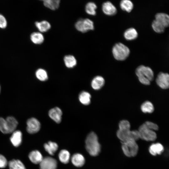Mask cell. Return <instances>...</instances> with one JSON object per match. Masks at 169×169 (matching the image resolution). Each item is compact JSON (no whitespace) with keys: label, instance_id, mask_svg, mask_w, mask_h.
Here are the masks:
<instances>
[{"label":"cell","instance_id":"cell-4","mask_svg":"<svg viewBox=\"0 0 169 169\" xmlns=\"http://www.w3.org/2000/svg\"><path fill=\"white\" fill-rule=\"evenodd\" d=\"M121 143L122 151L126 156L132 157L137 155L138 150V146L136 141L129 140Z\"/></svg>","mask_w":169,"mask_h":169},{"label":"cell","instance_id":"cell-14","mask_svg":"<svg viewBox=\"0 0 169 169\" xmlns=\"http://www.w3.org/2000/svg\"><path fill=\"white\" fill-rule=\"evenodd\" d=\"M35 25L39 32H46L51 28V25L49 22L46 20H42L40 21H36Z\"/></svg>","mask_w":169,"mask_h":169},{"label":"cell","instance_id":"cell-25","mask_svg":"<svg viewBox=\"0 0 169 169\" xmlns=\"http://www.w3.org/2000/svg\"><path fill=\"white\" fill-rule=\"evenodd\" d=\"M44 147L48 153L51 155H53L57 150L58 146L56 143L49 141L44 144Z\"/></svg>","mask_w":169,"mask_h":169},{"label":"cell","instance_id":"cell-17","mask_svg":"<svg viewBox=\"0 0 169 169\" xmlns=\"http://www.w3.org/2000/svg\"><path fill=\"white\" fill-rule=\"evenodd\" d=\"M64 61L65 66L69 69L74 68L77 64L76 59L74 55L71 54L65 56Z\"/></svg>","mask_w":169,"mask_h":169},{"label":"cell","instance_id":"cell-6","mask_svg":"<svg viewBox=\"0 0 169 169\" xmlns=\"http://www.w3.org/2000/svg\"><path fill=\"white\" fill-rule=\"evenodd\" d=\"M138 131L140 138L143 140L152 141L156 138V134L155 131L147 128L144 123L139 127Z\"/></svg>","mask_w":169,"mask_h":169},{"label":"cell","instance_id":"cell-18","mask_svg":"<svg viewBox=\"0 0 169 169\" xmlns=\"http://www.w3.org/2000/svg\"><path fill=\"white\" fill-rule=\"evenodd\" d=\"M9 133L15 131L18 125L16 119L13 117L9 116L5 119Z\"/></svg>","mask_w":169,"mask_h":169},{"label":"cell","instance_id":"cell-13","mask_svg":"<svg viewBox=\"0 0 169 169\" xmlns=\"http://www.w3.org/2000/svg\"><path fill=\"white\" fill-rule=\"evenodd\" d=\"M105 83V80L103 77L100 75L96 76L92 80L91 86L93 89L97 90L101 88Z\"/></svg>","mask_w":169,"mask_h":169},{"label":"cell","instance_id":"cell-38","mask_svg":"<svg viewBox=\"0 0 169 169\" xmlns=\"http://www.w3.org/2000/svg\"><path fill=\"white\" fill-rule=\"evenodd\" d=\"M39 0L43 2L44 0Z\"/></svg>","mask_w":169,"mask_h":169},{"label":"cell","instance_id":"cell-15","mask_svg":"<svg viewBox=\"0 0 169 169\" xmlns=\"http://www.w3.org/2000/svg\"><path fill=\"white\" fill-rule=\"evenodd\" d=\"M10 138V140L13 145L15 147L19 146L22 141V133L19 130L15 131Z\"/></svg>","mask_w":169,"mask_h":169},{"label":"cell","instance_id":"cell-2","mask_svg":"<svg viewBox=\"0 0 169 169\" xmlns=\"http://www.w3.org/2000/svg\"><path fill=\"white\" fill-rule=\"evenodd\" d=\"M135 73L139 81L145 85H150L154 78V72L151 69L143 65L136 68Z\"/></svg>","mask_w":169,"mask_h":169},{"label":"cell","instance_id":"cell-37","mask_svg":"<svg viewBox=\"0 0 169 169\" xmlns=\"http://www.w3.org/2000/svg\"><path fill=\"white\" fill-rule=\"evenodd\" d=\"M7 161L5 157L0 154V168L5 167L7 165Z\"/></svg>","mask_w":169,"mask_h":169},{"label":"cell","instance_id":"cell-16","mask_svg":"<svg viewBox=\"0 0 169 169\" xmlns=\"http://www.w3.org/2000/svg\"><path fill=\"white\" fill-rule=\"evenodd\" d=\"M72 164L76 167L82 166L85 162L84 156L81 154L77 153L74 154L71 158Z\"/></svg>","mask_w":169,"mask_h":169},{"label":"cell","instance_id":"cell-34","mask_svg":"<svg viewBox=\"0 0 169 169\" xmlns=\"http://www.w3.org/2000/svg\"><path fill=\"white\" fill-rule=\"evenodd\" d=\"M130 124L129 121L126 120H122L119 124V129L121 130H130Z\"/></svg>","mask_w":169,"mask_h":169},{"label":"cell","instance_id":"cell-1","mask_svg":"<svg viewBox=\"0 0 169 169\" xmlns=\"http://www.w3.org/2000/svg\"><path fill=\"white\" fill-rule=\"evenodd\" d=\"M85 144L86 149L90 155L95 156L99 154L101 146L98 136L94 132H91L88 135L85 140Z\"/></svg>","mask_w":169,"mask_h":169},{"label":"cell","instance_id":"cell-39","mask_svg":"<svg viewBox=\"0 0 169 169\" xmlns=\"http://www.w3.org/2000/svg\"><path fill=\"white\" fill-rule=\"evenodd\" d=\"M0 91H1V86H0Z\"/></svg>","mask_w":169,"mask_h":169},{"label":"cell","instance_id":"cell-28","mask_svg":"<svg viewBox=\"0 0 169 169\" xmlns=\"http://www.w3.org/2000/svg\"><path fill=\"white\" fill-rule=\"evenodd\" d=\"M35 76L37 78L41 81H46L48 79V75L46 71L42 68H39L36 71Z\"/></svg>","mask_w":169,"mask_h":169},{"label":"cell","instance_id":"cell-10","mask_svg":"<svg viewBox=\"0 0 169 169\" xmlns=\"http://www.w3.org/2000/svg\"><path fill=\"white\" fill-rule=\"evenodd\" d=\"M102 10L105 15L112 16L115 15L117 12V8L110 2L107 1L104 2L102 5Z\"/></svg>","mask_w":169,"mask_h":169},{"label":"cell","instance_id":"cell-30","mask_svg":"<svg viewBox=\"0 0 169 169\" xmlns=\"http://www.w3.org/2000/svg\"><path fill=\"white\" fill-rule=\"evenodd\" d=\"M141 109L143 113H151L153 112L154 108L153 105L151 102L146 101L141 105Z\"/></svg>","mask_w":169,"mask_h":169},{"label":"cell","instance_id":"cell-22","mask_svg":"<svg viewBox=\"0 0 169 169\" xmlns=\"http://www.w3.org/2000/svg\"><path fill=\"white\" fill-rule=\"evenodd\" d=\"M30 39L32 42L36 44H40L44 41V37L40 32H34L32 33L30 36Z\"/></svg>","mask_w":169,"mask_h":169},{"label":"cell","instance_id":"cell-7","mask_svg":"<svg viewBox=\"0 0 169 169\" xmlns=\"http://www.w3.org/2000/svg\"><path fill=\"white\" fill-rule=\"evenodd\" d=\"M157 84L161 88L166 89L169 86V75L167 73L160 72L156 79Z\"/></svg>","mask_w":169,"mask_h":169},{"label":"cell","instance_id":"cell-9","mask_svg":"<svg viewBox=\"0 0 169 169\" xmlns=\"http://www.w3.org/2000/svg\"><path fill=\"white\" fill-rule=\"evenodd\" d=\"M39 164L40 169H56L57 163L55 159L48 156L43 158Z\"/></svg>","mask_w":169,"mask_h":169},{"label":"cell","instance_id":"cell-26","mask_svg":"<svg viewBox=\"0 0 169 169\" xmlns=\"http://www.w3.org/2000/svg\"><path fill=\"white\" fill-rule=\"evenodd\" d=\"M91 95L88 92L83 91L79 96V99L80 102L84 105H89L91 102Z\"/></svg>","mask_w":169,"mask_h":169},{"label":"cell","instance_id":"cell-36","mask_svg":"<svg viewBox=\"0 0 169 169\" xmlns=\"http://www.w3.org/2000/svg\"><path fill=\"white\" fill-rule=\"evenodd\" d=\"M7 26V21L5 17L0 13V28H5Z\"/></svg>","mask_w":169,"mask_h":169},{"label":"cell","instance_id":"cell-33","mask_svg":"<svg viewBox=\"0 0 169 169\" xmlns=\"http://www.w3.org/2000/svg\"><path fill=\"white\" fill-rule=\"evenodd\" d=\"M0 131L4 134L9 133L5 119L0 117Z\"/></svg>","mask_w":169,"mask_h":169},{"label":"cell","instance_id":"cell-24","mask_svg":"<svg viewBox=\"0 0 169 169\" xmlns=\"http://www.w3.org/2000/svg\"><path fill=\"white\" fill-rule=\"evenodd\" d=\"M97 6L95 3L93 2H89L85 6V11L89 15L94 16L96 15Z\"/></svg>","mask_w":169,"mask_h":169},{"label":"cell","instance_id":"cell-23","mask_svg":"<svg viewBox=\"0 0 169 169\" xmlns=\"http://www.w3.org/2000/svg\"><path fill=\"white\" fill-rule=\"evenodd\" d=\"M60 1L61 0H44L43 2L45 7L54 11L59 8Z\"/></svg>","mask_w":169,"mask_h":169},{"label":"cell","instance_id":"cell-35","mask_svg":"<svg viewBox=\"0 0 169 169\" xmlns=\"http://www.w3.org/2000/svg\"><path fill=\"white\" fill-rule=\"evenodd\" d=\"M144 124L147 128L152 130L155 131L158 129L159 127L158 125L152 122L147 121Z\"/></svg>","mask_w":169,"mask_h":169},{"label":"cell","instance_id":"cell-5","mask_svg":"<svg viewBox=\"0 0 169 169\" xmlns=\"http://www.w3.org/2000/svg\"><path fill=\"white\" fill-rule=\"evenodd\" d=\"M75 27L77 30L82 33L94 29L93 22L88 18L79 19L75 24Z\"/></svg>","mask_w":169,"mask_h":169},{"label":"cell","instance_id":"cell-31","mask_svg":"<svg viewBox=\"0 0 169 169\" xmlns=\"http://www.w3.org/2000/svg\"><path fill=\"white\" fill-rule=\"evenodd\" d=\"M10 169H26L22 162L18 160H13L8 163Z\"/></svg>","mask_w":169,"mask_h":169},{"label":"cell","instance_id":"cell-29","mask_svg":"<svg viewBox=\"0 0 169 169\" xmlns=\"http://www.w3.org/2000/svg\"><path fill=\"white\" fill-rule=\"evenodd\" d=\"M59 158L60 161L63 163H67L70 159V154L66 150H61L59 154Z\"/></svg>","mask_w":169,"mask_h":169},{"label":"cell","instance_id":"cell-8","mask_svg":"<svg viewBox=\"0 0 169 169\" xmlns=\"http://www.w3.org/2000/svg\"><path fill=\"white\" fill-rule=\"evenodd\" d=\"M27 131L30 134L37 132L40 130L41 127L39 121L37 119L33 117L27 120Z\"/></svg>","mask_w":169,"mask_h":169},{"label":"cell","instance_id":"cell-11","mask_svg":"<svg viewBox=\"0 0 169 169\" xmlns=\"http://www.w3.org/2000/svg\"><path fill=\"white\" fill-rule=\"evenodd\" d=\"M62 115V111L58 107L53 108L51 109L49 112V117L57 123H59L61 122Z\"/></svg>","mask_w":169,"mask_h":169},{"label":"cell","instance_id":"cell-12","mask_svg":"<svg viewBox=\"0 0 169 169\" xmlns=\"http://www.w3.org/2000/svg\"><path fill=\"white\" fill-rule=\"evenodd\" d=\"M155 20L165 28L169 26V16L167 14L162 13H157L155 16Z\"/></svg>","mask_w":169,"mask_h":169},{"label":"cell","instance_id":"cell-3","mask_svg":"<svg viewBox=\"0 0 169 169\" xmlns=\"http://www.w3.org/2000/svg\"><path fill=\"white\" fill-rule=\"evenodd\" d=\"M112 52L116 60L122 61L127 58L129 55L130 51L126 46L121 43H118L113 46Z\"/></svg>","mask_w":169,"mask_h":169},{"label":"cell","instance_id":"cell-27","mask_svg":"<svg viewBox=\"0 0 169 169\" xmlns=\"http://www.w3.org/2000/svg\"><path fill=\"white\" fill-rule=\"evenodd\" d=\"M121 9L127 13H130L133 9L134 5L130 0H121L120 4Z\"/></svg>","mask_w":169,"mask_h":169},{"label":"cell","instance_id":"cell-32","mask_svg":"<svg viewBox=\"0 0 169 169\" xmlns=\"http://www.w3.org/2000/svg\"><path fill=\"white\" fill-rule=\"evenodd\" d=\"M151 26L155 32L159 33H163L166 28L155 19L152 22Z\"/></svg>","mask_w":169,"mask_h":169},{"label":"cell","instance_id":"cell-19","mask_svg":"<svg viewBox=\"0 0 169 169\" xmlns=\"http://www.w3.org/2000/svg\"><path fill=\"white\" fill-rule=\"evenodd\" d=\"M125 38L128 41H131L136 39L138 37V33L136 30L133 28H130L127 29L124 33Z\"/></svg>","mask_w":169,"mask_h":169},{"label":"cell","instance_id":"cell-21","mask_svg":"<svg viewBox=\"0 0 169 169\" xmlns=\"http://www.w3.org/2000/svg\"><path fill=\"white\" fill-rule=\"evenodd\" d=\"M28 157L31 161L35 164H39L43 158L41 153L38 150L30 152Z\"/></svg>","mask_w":169,"mask_h":169},{"label":"cell","instance_id":"cell-20","mask_svg":"<svg viewBox=\"0 0 169 169\" xmlns=\"http://www.w3.org/2000/svg\"><path fill=\"white\" fill-rule=\"evenodd\" d=\"M164 147L162 145L159 143L151 144L149 148V151L153 156L161 154L164 151Z\"/></svg>","mask_w":169,"mask_h":169}]
</instances>
